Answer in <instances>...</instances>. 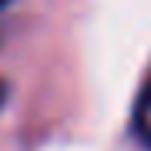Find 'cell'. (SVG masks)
Wrapping results in <instances>:
<instances>
[{"label":"cell","mask_w":151,"mask_h":151,"mask_svg":"<svg viewBox=\"0 0 151 151\" xmlns=\"http://www.w3.org/2000/svg\"><path fill=\"white\" fill-rule=\"evenodd\" d=\"M7 94H10V87H7V81L0 77V111H4V104H7Z\"/></svg>","instance_id":"7a4b0ae2"},{"label":"cell","mask_w":151,"mask_h":151,"mask_svg":"<svg viewBox=\"0 0 151 151\" xmlns=\"http://www.w3.org/2000/svg\"><path fill=\"white\" fill-rule=\"evenodd\" d=\"M7 4H10V0H0V10H4V7H7Z\"/></svg>","instance_id":"3957f363"},{"label":"cell","mask_w":151,"mask_h":151,"mask_svg":"<svg viewBox=\"0 0 151 151\" xmlns=\"http://www.w3.org/2000/svg\"><path fill=\"white\" fill-rule=\"evenodd\" d=\"M134 131L145 141V148H151V77H148L145 91L138 97V108H134Z\"/></svg>","instance_id":"6da1fadb"}]
</instances>
